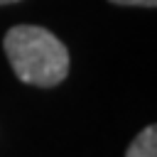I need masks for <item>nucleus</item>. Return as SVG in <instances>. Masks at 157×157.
Returning a JSON list of instances; mask_svg holds the SVG:
<instances>
[{
    "label": "nucleus",
    "instance_id": "2",
    "mask_svg": "<svg viewBox=\"0 0 157 157\" xmlns=\"http://www.w3.org/2000/svg\"><path fill=\"white\" fill-rule=\"evenodd\" d=\"M125 157H157V128L147 125L125 150Z\"/></svg>",
    "mask_w": 157,
    "mask_h": 157
},
{
    "label": "nucleus",
    "instance_id": "4",
    "mask_svg": "<svg viewBox=\"0 0 157 157\" xmlns=\"http://www.w3.org/2000/svg\"><path fill=\"white\" fill-rule=\"evenodd\" d=\"M10 2H17V0H0V5H10Z\"/></svg>",
    "mask_w": 157,
    "mask_h": 157
},
{
    "label": "nucleus",
    "instance_id": "1",
    "mask_svg": "<svg viewBox=\"0 0 157 157\" xmlns=\"http://www.w3.org/2000/svg\"><path fill=\"white\" fill-rule=\"evenodd\" d=\"M2 47L15 76L25 83L49 88L69 74V49L44 27L17 25L7 29Z\"/></svg>",
    "mask_w": 157,
    "mask_h": 157
},
{
    "label": "nucleus",
    "instance_id": "3",
    "mask_svg": "<svg viewBox=\"0 0 157 157\" xmlns=\"http://www.w3.org/2000/svg\"><path fill=\"white\" fill-rule=\"evenodd\" d=\"M115 5H140V7H155L157 0H110Z\"/></svg>",
    "mask_w": 157,
    "mask_h": 157
}]
</instances>
